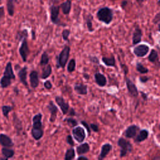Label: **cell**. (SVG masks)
Segmentation results:
<instances>
[{"label":"cell","instance_id":"30","mask_svg":"<svg viewBox=\"0 0 160 160\" xmlns=\"http://www.w3.org/2000/svg\"><path fill=\"white\" fill-rule=\"evenodd\" d=\"M28 37V30L24 29L22 30L18 31L16 35V39L19 42L21 41L24 38H27Z\"/></svg>","mask_w":160,"mask_h":160},{"label":"cell","instance_id":"33","mask_svg":"<svg viewBox=\"0 0 160 160\" xmlns=\"http://www.w3.org/2000/svg\"><path fill=\"white\" fill-rule=\"evenodd\" d=\"M50 58L49 56L48 55V54L47 53V52L44 51L42 52V54H41V59H40V62H39V65L40 66H45L47 65L48 64H49Z\"/></svg>","mask_w":160,"mask_h":160},{"label":"cell","instance_id":"44","mask_svg":"<svg viewBox=\"0 0 160 160\" xmlns=\"http://www.w3.org/2000/svg\"><path fill=\"white\" fill-rule=\"evenodd\" d=\"M89 126H90V129H92L94 132H98L99 131V127L96 124L91 123V124H90Z\"/></svg>","mask_w":160,"mask_h":160},{"label":"cell","instance_id":"35","mask_svg":"<svg viewBox=\"0 0 160 160\" xmlns=\"http://www.w3.org/2000/svg\"><path fill=\"white\" fill-rule=\"evenodd\" d=\"M136 69L138 72H139L140 74H147L149 72V69L143 66V64L139 62H136Z\"/></svg>","mask_w":160,"mask_h":160},{"label":"cell","instance_id":"52","mask_svg":"<svg viewBox=\"0 0 160 160\" xmlns=\"http://www.w3.org/2000/svg\"><path fill=\"white\" fill-rule=\"evenodd\" d=\"M83 77H84L85 79H88L89 78V75H88V74H86V73H85V74H83Z\"/></svg>","mask_w":160,"mask_h":160},{"label":"cell","instance_id":"29","mask_svg":"<svg viewBox=\"0 0 160 160\" xmlns=\"http://www.w3.org/2000/svg\"><path fill=\"white\" fill-rule=\"evenodd\" d=\"M84 20H85L86 25V27H87L88 31L91 32H93L94 29L93 26H92V20H93L92 15L90 13L88 14L86 16H85Z\"/></svg>","mask_w":160,"mask_h":160},{"label":"cell","instance_id":"40","mask_svg":"<svg viewBox=\"0 0 160 160\" xmlns=\"http://www.w3.org/2000/svg\"><path fill=\"white\" fill-rule=\"evenodd\" d=\"M159 22H160V12H158L154 17L152 19V22L155 24H158V31H159Z\"/></svg>","mask_w":160,"mask_h":160},{"label":"cell","instance_id":"16","mask_svg":"<svg viewBox=\"0 0 160 160\" xmlns=\"http://www.w3.org/2000/svg\"><path fill=\"white\" fill-rule=\"evenodd\" d=\"M142 36V32L140 28L137 26L132 33V42L133 45H137L139 42H141Z\"/></svg>","mask_w":160,"mask_h":160},{"label":"cell","instance_id":"56","mask_svg":"<svg viewBox=\"0 0 160 160\" xmlns=\"http://www.w3.org/2000/svg\"><path fill=\"white\" fill-rule=\"evenodd\" d=\"M0 4H1V1H0Z\"/></svg>","mask_w":160,"mask_h":160},{"label":"cell","instance_id":"7","mask_svg":"<svg viewBox=\"0 0 160 160\" xmlns=\"http://www.w3.org/2000/svg\"><path fill=\"white\" fill-rule=\"evenodd\" d=\"M149 51V47L144 44H141L135 46L133 49L134 54L139 58H143L146 56Z\"/></svg>","mask_w":160,"mask_h":160},{"label":"cell","instance_id":"22","mask_svg":"<svg viewBox=\"0 0 160 160\" xmlns=\"http://www.w3.org/2000/svg\"><path fill=\"white\" fill-rule=\"evenodd\" d=\"M76 150L78 155H83L88 153L90 151V146L88 142H81L79 146L76 147Z\"/></svg>","mask_w":160,"mask_h":160},{"label":"cell","instance_id":"42","mask_svg":"<svg viewBox=\"0 0 160 160\" xmlns=\"http://www.w3.org/2000/svg\"><path fill=\"white\" fill-rule=\"evenodd\" d=\"M44 87L48 89V90H50L52 89V84L51 83V82L49 80H46L45 81V82H44Z\"/></svg>","mask_w":160,"mask_h":160},{"label":"cell","instance_id":"1","mask_svg":"<svg viewBox=\"0 0 160 160\" xmlns=\"http://www.w3.org/2000/svg\"><path fill=\"white\" fill-rule=\"evenodd\" d=\"M96 15L97 19L100 22L109 25L113 19L114 12L111 8L108 6H104L98 10Z\"/></svg>","mask_w":160,"mask_h":160},{"label":"cell","instance_id":"32","mask_svg":"<svg viewBox=\"0 0 160 160\" xmlns=\"http://www.w3.org/2000/svg\"><path fill=\"white\" fill-rule=\"evenodd\" d=\"M75 150L73 148H70L68 149L65 152L64 160H71L75 158Z\"/></svg>","mask_w":160,"mask_h":160},{"label":"cell","instance_id":"53","mask_svg":"<svg viewBox=\"0 0 160 160\" xmlns=\"http://www.w3.org/2000/svg\"><path fill=\"white\" fill-rule=\"evenodd\" d=\"M136 2H137L138 4H142V3L144 2V0H136Z\"/></svg>","mask_w":160,"mask_h":160},{"label":"cell","instance_id":"54","mask_svg":"<svg viewBox=\"0 0 160 160\" xmlns=\"http://www.w3.org/2000/svg\"><path fill=\"white\" fill-rule=\"evenodd\" d=\"M11 1H14V2H15V3H16V2H17V1H18V0H11Z\"/></svg>","mask_w":160,"mask_h":160},{"label":"cell","instance_id":"25","mask_svg":"<svg viewBox=\"0 0 160 160\" xmlns=\"http://www.w3.org/2000/svg\"><path fill=\"white\" fill-rule=\"evenodd\" d=\"M1 153L2 156L4 157V158H1V159H8L9 158H12L14 155V151L12 149H10L9 148L3 147L1 149Z\"/></svg>","mask_w":160,"mask_h":160},{"label":"cell","instance_id":"49","mask_svg":"<svg viewBox=\"0 0 160 160\" xmlns=\"http://www.w3.org/2000/svg\"><path fill=\"white\" fill-rule=\"evenodd\" d=\"M128 1H126V0H123L122 2H121V8L122 9H124L126 8V6H128Z\"/></svg>","mask_w":160,"mask_h":160},{"label":"cell","instance_id":"3","mask_svg":"<svg viewBox=\"0 0 160 160\" xmlns=\"http://www.w3.org/2000/svg\"><path fill=\"white\" fill-rule=\"evenodd\" d=\"M71 48L69 46H65L59 54L57 61V67L64 68L69 58Z\"/></svg>","mask_w":160,"mask_h":160},{"label":"cell","instance_id":"37","mask_svg":"<svg viewBox=\"0 0 160 160\" xmlns=\"http://www.w3.org/2000/svg\"><path fill=\"white\" fill-rule=\"evenodd\" d=\"M76 59H74V58L71 59L67 65V70H68V72L71 73V72H74L76 69Z\"/></svg>","mask_w":160,"mask_h":160},{"label":"cell","instance_id":"23","mask_svg":"<svg viewBox=\"0 0 160 160\" xmlns=\"http://www.w3.org/2000/svg\"><path fill=\"white\" fill-rule=\"evenodd\" d=\"M62 12L65 15H68L71 10L72 8V1L71 0H66L64 2H62L59 5Z\"/></svg>","mask_w":160,"mask_h":160},{"label":"cell","instance_id":"15","mask_svg":"<svg viewBox=\"0 0 160 160\" xmlns=\"http://www.w3.org/2000/svg\"><path fill=\"white\" fill-rule=\"evenodd\" d=\"M27 75H28V68L27 66H24L20 68L18 72V76L20 82L26 87L28 88V84L27 81Z\"/></svg>","mask_w":160,"mask_h":160},{"label":"cell","instance_id":"43","mask_svg":"<svg viewBox=\"0 0 160 160\" xmlns=\"http://www.w3.org/2000/svg\"><path fill=\"white\" fill-rule=\"evenodd\" d=\"M81 124L83 125V126L86 128V131H87V132H88L89 136H90V134H91V130H90V126H89V125L86 121H81Z\"/></svg>","mask_w":160,"mask_h":160},{"label":"cell","instance_id":"5","mask_svg":"<svg viewBox=\"0 0 160 160\" xmlns=\"http://www.w3.org/2000/svg\"><path fill=\"white\" fill-rule=\"evenodd\" d=\"M19 53L23 62H26L28 57L30 53V49L27 41V38H24L21 41V44L19 48Z\"/></svg>","mask_w":160,"mask_h":160},{"label":"cell","instance_id":"6","mask_svg":"<svg viewBox=\"0 0 160 160\" xmlns=\"http://www.w3.org/2000/svg\"><path fill=\"white\" fill-rule=\"evenodd\" d=\"M72 134L74 139L79 143H81L86 138V132L83 128L81 126H75L72 130Z\"/></svg>","mask_w":160,"mask_h":160},{"label":"cell","instance_id":"20","mask_svg":"<svg viewBox=\"0 0 160 160\" xmlns=\"http://www.w3.org/2000/svg\"><path fill=\"white\" fill-rule=\"evenodd\" d=\"M3 76L9 78L10 79H16V76H15V74L13 71V69H12V63L11 62H8L5 67L4 72H3Z\"/></svg>","mask_w":160,"mask_h":160},{"label":"cell","instance_id":"8","mask_svg":"<svg viewBox=\"0 0 160 160\" xmlns=\"http://www.w3.org/2000/svg\"><path fill=\"white\" fill-rule=\"evenodd\" d=\"M55 102L60 108L62 113L64 115L67 114L70 107L69 103L66 101V99L61 96H56L55 97Z\"/></svg>","mask_w":160,"mask_h":160},{"label":"cell","instance_id":"39","mask_svg":"<svg viewBox=\"0 0 160 160\" xmlns=\"http://www.w3.org/2000/svg\"><path fill=\"white\" fill-rule=\"evenodd\" d=\"M71 34V31L68 29H64L62 30V39L66 41H69V35Z\"/></svg>","mask_w":160,"mask_h":160},{"label":"cell","instance_id":"41","mask_svg":"<svg viewBox=\"0 0 160 160\" xmlns=\"http://www.w3.org/2000/svg\"><path fill=\"white\" fill-rule=\"evenodd\" d=\"M66 142L70 145L71 146H74V141L73 140V138L72 137L71 135L69 134L66 136Z\"/></svg>","mask_w":160,"mask_h":160},{"label":"cell","instance_id":"4","mask_svg":"<svg viewBox=\"0 0 160 160\" xmlns=\"http://www.w3.org/2000/svg\"><path fill=\"white\" fill-rule=\"evenodd\" d=\"M60 11L59 6H56L55 4H52L49 7V12H50V20L51 22L55 25L58 26H64L66 24L62 23L61 19L59 18Z\"/></svg>","mask_w":160,"mask_h":160},{"label":"cell","instance_id":"28","mask_svg":"<svg viewBox=\"0 0 160 160\" xmlns=\"http://www.w3.org/2000/svg\"><path fill=\"white\" fill-rule=\"evenodd\" d=\"M52 74V67L50 64H48L44 66V68L42 69V73L41 75V79H46L48 78Z\"/></svg>","mask_w":160,"mask_h":160},{"label":"cell","instance_id":"48","mask_svg":"<svg viewBox=\"0 0 160 160\" xmlns=\"http://www.w3.org/2000/svg\"><path fill=\"white\" fill-rule=\"evenodd\" d=\"M67 114H68V116H74L76 115V112H75V110H74L72 108H69V111H68V112Z\"/></svg>","mask_w":160,"mask_h":160},{"label":"cell","instance_id":"34","mask_svg":"<svg viewBox=\"0 0 160 160\" xmlns=\"http://www.w3.org/2000/svg\"><path fill=\"white\" fill-rule=\"evenodd\" d=\"M11 84V79L3 76L0 79V86L2 88H6Z\"/></svg>","mask_w":160,"mask_h":160},{"label":"cell","instance_id":"55","mask_svg":"<svg viewBox=\"0 0 160 160\" xmlns=\"http://www.w3.org/2000/svg\"><path fill=\"white\" fill-rule=\"evenodd\" d=\"M111 1H114V0H111Z\"/></svg>","mask_w":160,"mask_h":160},{"label":"cell","instance_id":"50","mask_svg":"<svg viewBox=\"0 0 160 160\" xmlns=\"http://www.w3.org/2000/svg\"><path fill=\"white\" fill-rule=\"evenodd\" d=\"M78 160H82V159H84V160H88V158L84 156H82V155H80L79 156V157L77 158Z\"/></svg>","mask_w":160,"mask_h":160},{"label":"cell","instance_id":"38","mask_svg":"<svg viewBox=\"0 0 160 160\" xmlns=\"http://www.w3.org/2000/svg\"><path fill=\"white\" fill-rule=\"evenodd\" d=\"M64 121H66V123H67V124H68L69 127H71V128H74V127H75V126H76L78 125V121H77L76 119H74V118H71V117H70V118H65V119H64Z\"/></svg>","mask_w":160,"mask_h":160},{"label":"cell","instance_id":"10","mask_svg":"<svg viewBox=\"0 0 160 160\" xmlns=\"http://www.w3.org/2000/svg\"><path fill=\"white\" fill-rule=\"evenodd\" d=\"M42 118V114L41 112H39V113L35 114L32 117V127L31 129L43 130Z\"/></svg>","mask_w":160,"mask_h":160},{"label":"cell","instance_id":"26","mask_svg":"<svg viewBox=\"0 0 160 160\" xmlns=\"http://www.w3.org/2000/svg\"><path fill=\"white\" fill-rule=\"evenodd\" d=\"M148 61L153 64H159V55H158V52L154 49H152L150 51V53L148 56Z\"/></svg>","mask_w":160,"mask_h":160},{"label":"cell","instance_id":"36","mask_svg":"<svg viewBox=\"0 0 160 160\" xmlns=\"http://www.w3.org/2000/svg\"><path fill=\"white\" fill-rule=\"evenodd\" d=\"M13 106H9V105H3L1 107V110H2V112L3 116L6 118L8 119L9 117V114L10 112H11L13 110Z\"/></svg>","mask_w":160,"mask_h":160},{"label":"cell","instance_id":"17","mask_svg":"<svg viewBox=\"0 0 160 160\" xmlns=\"http://www.w3.org/2000/svg\"><path fill=\"white\" fill-rule=\"evenodd\" d=\"M0 144L3 147L12 148L14 146V142L9 136L4 133L0 134Z\"/></svg>","mask_w":160,"mask_h":160},{"label":"cell","instance_id":"47","mask_svg":"<svg viewBox=\"0 0 160 160\" xmlns=\"http://www.w3.org/2000/svg\"><path fill=\"white\" fill-rule=\"evenodd\" d=\"M5 16V12H4V7L0 6V19H2Z\"/></svg>","mask_w":160,"mask_h":160},{"label":"cell","instance_id":"45","mask_svg":"<svg viewBox=\"0 0 160 160\" xmlns=\"http://www.w3.org/2000/svg\"><path fill=\"white\" fill-rule=\"evenodd\" d=\"M89 61L92 62H93L94 64H99V59L98 58L96 57V56H90L89 57Z\"/></svg>","mask_w":160,"mask_h":160},{"label":"cell","instance_id":"27","mask_svg":"<svg viewBox=\"0 0 160 160\" xmlns=\"http://www.w3.org/2000/svg\"><path fill=\"white\" fill-rule=\"evenodd\" d=\"M102 62L108 67H115L116 66V60L114 56H111L110 57L103 56L101 58Z\"/></svg>","mask_w":160,"mask_h":160},{"label":"cell","instance_id":"19","mask_svg":"<svg viewBox=\"0 0 160 160\" xmlns=\"http://www.w3.org/2000/svg\"><path fill=\"white\" fill-rule=\"evenodd\" d=\"M149 131L146 129H143L139 131V133L136 134V136L134 138V141L136 142H141L142 141H144L148 138L149 136Z\"/></svg>","mask_w":160,"mask_h":160},{"label":"cell","instance_id":"12","mask_svg":"<svg viewBox=\"0 0 160 160\" xmlns=\"http://www.w3.org/2000/svg\"><path fill=\"white\" fill-rule=\"evenodd\" d=\"M139 129V127L136 124L130 125L125 129L124 135L126 138H128V139L134 138L136 136Z\"/></svg>","mask_w":160,"mask_h":160},{"label":"cell","instance_id":"11","mask_svg":"<svg viewBox=\"0 0 160 160\" xmlns=\"http://www.w3.org/2000/svg\"><path fill=\"white\" fill-rule=\"evenodd\" d=\"M126 84L128 89V91L131 96L132 97H138L139 94L138 89L136 86V84L129 79L126 78Z\"/></svg>","mask_w":160,"mask_h":160},{"label":"cell","instance_id":"24","mask_svg":"<svg viewBox=\"0 0 160 160\" xmlns=\"http://www.w3.org/2000/svg\"><path fill=\"white\" fill-rule=\"evenodd\" d=\"M12 123L14 127V129L16 131L18 134H20L21 132L22 131V124L20 119L17 116V115L14 113L12 118Z\"/></svg>","mask_w":160,"mask_h":160},{"label":"cell","instance_id":"46","mask_svg":"<svg viewBox=\"0 0 160 160\" xmlns=\"http://www.w3.org/2000/svg\"><path fill=\"white\" fill-rule=\"evenodd\" d=\"M149 79V78L148 76H140L139 77V81L142 83H145V82H148Z\"/></svg>","mask_w":160,"mask_h":160},{"label":"cell","instance_id":"31","mask_svg":"<svg viewBox=\"0 0 160 160\" xmlns=\"http://www.w3.org/2000/svg\"><path fill=\"white\" fill-rule=\"evenodd\" d=\"M7 11L8 14L10 16H13L14 14V9H15V2L11 0H7Z\"/></svg>","mask_w":160,"mask_h":160},{"label":"cell","instance_id":"21","mask_svg":"<svg viewBox=\"0 0 160 160\" xmlns=\"http://www.w3.org/2000/svg\"><path fill=\"white\" fill-rule=\"evenodd\" d=\"M74 90L80 95H86L88 94V86L82 83H76L74 85Z\"/></svg>","mask_w":160,"mask_h":160},{"label":"cell","instance_id":"9","mask_svg":"<svg viewBox=\"0 0 160 160\" xmlns=\"http://www.w3.org/2000/svg\"><path fill=\"white\" fill-rule=\"evenodd\" d=\"M47 108L51 114V116L49 118V121L51 122H55L57 118V114L58 112V107L52 101H49L48 104L47 105Z\"/></svg>","mask_w":160,"mask_h":160},{"label":"cell","instance_id":"18","mask_svg":"<svg viewBox=\"0 0 160 160\" xmlns=\"http://www.w3.org/2000/svg\"><path fill=\"white\" fill-rule=\"evenodd\" d=\"M94 81L98 86L99 87H104L107 84V79L106 76L101 73V72H96L94 75Z\"/></svg>","mask_w":160,"mask_h":160},{"label":"cell","instance_id":"51","mask_svg":"<svg viewBox=\"0 0 160 160\" xmlns=\"http://www.w3.org/2000/svg\"><path fill=\"white\" fill-rule=\"evenodd\" d=\"M141 94H142V96L144 98V100H146V99H148V96H147V95H146V94L143 93V92H141Z\"/></svg>","mask_w":160,"mask_h":160},{"label":"cell","instance_id":"14","mask_svg":"<svg viewBox=\"0 0 160 160\" xmlns=\"http://www.w3.org/2000/svg\"><path fill=\"white\" fill-rule=\"evenodd\" d=\"M112 149V146L110 143H105L102 144L98 159L99 160L104 159L107 156V155L111 152Z\"/></svg>","mask_w":160,"mask_h":160},{"label":"cell","instance_id":"13","mask_svg":"<svg viewBox=\"0 0 160 160\" xmlns=\"http://www.w3.org/2000/svg\"><path fill=\"white\" fill-rule=\"evenodd\" d=\"M29 82L30 86L32 89H36L39 84V77L38 71L32 70L29 74Z\"/></svg>","mask_w":160,"mask_h":160},{"label":"cell","instance_id":"2","mask_svg":"<svg viewBox=\"0 0 160 160\" xmlns=\"http://www.w3.org/2000/svg\"><path fill=\"white\" fill-rule=\"evenodd\" d=\"M118 145L121 148L119 152V157L123 158L131 153L132 151V146L130 141L126 140L125 138L121 137L118 140Z\"/></svg>","mask_w":160,"mask_h":160}]
</instances>
